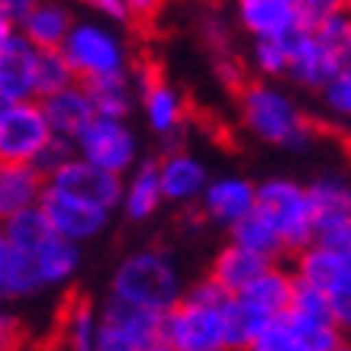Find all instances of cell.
<instances>
[{
  "label": "cell",
  "instance_id": "6da1fadb",
  "mask_svg": "<svg viewBox=\"0 0 351 351\" xmlns=\"http://www.w3.org/2000/svg\"><path fill=\"white\" fill-rule=\"evenodd\" d=\"M232 97L242 110L245 126L261 142H271L280 149H303L319 138L322 119H316L313 113H303L287 94L267 87L265 81L248 77Z\"/></svg>",
  "mask_w": 351,
  "mask_h": 351
},
{
  "label": "cell",
  "instance_id": "7a4b0ae2",
  "mask_svg": "<svg viewBox=\"0 0 351 351\" xmlns=\"http://www.w3.org/2000/svg\"><path fill=\"white\" fill-rule=\"evenodd\" d=\"M110 297L119 303H129V306L165 313L184 297L181 274L165 252L142 248V252H132L119 261V267L113 271V280H110Z\"/></svg>",
  "mask_w": 351,
  "mask_h": 351
},
{
  "label": "cell",
  "instance_id": "3957f363",
  "mask_svg": "<svg viewBox=\"0 0 351 351\" xmlns=\"http://www.w3.org/2000/svg\"><path fill=\"white\" fill-rule=\"evenodd\" d=\"M290 261H293V274L300 280L319 287L329 297L332 322L351 339V252L309 242Z\"/></svg>",
  "mask_w": 351,
  "mask_h": 351
},
{
  "label": "cell",
  "instance_id": "277c9868",
  "mask_svg": "<svg viewBox=\"0 0 351 351\" xmlns=\"http://www.w3.org/2000/svg\"><path fill=\"white\" fill-rule=\"evenodd\" d=\"M255 210H261L277 229L287 261L313 242V210H309L306 187H300L297 181L274 178L255 187Z\"/></svg>",
  "mask_w": 351,
  "mask_h": 351
},
{
  "label": "cell",
  "instance_id": "5b68a950",
  "mask_svg": "<svg viewBox=\"0 0 351 351\" xmlns=\"http://www.w3.org/2000/svg\"><path fill=\"white\" fill-rule=\"evenodd\" d=\"M168 313V309H165ZM165 313L129 306L110 297L97 316L94 348L100 351H158L165 348Z\"/></svg>",
  "mask_w": 351,
  "mask_h": 351
},
{
  "label": "cell",
  "instance_id": "8992f818",
  "mask_svg": "<svg viewBox=\"0 0 351 351\" xmlns=\"http://www.w3.org/2000/svg\"><path fill=\"white\" fill-rule=\"evenodd\" d=\"M165 348L219 351L223 345V303L181 297L165 313Z\"/></svg>",
  "mask_w": 351,
  "mask_h": 351
},
{
  "label": "cell",
  "instance_id": "52a82bcc",
  "mask_svg": "<svg viewBox=\"0 0 351 351\" xmlns=\"http://www.w3.org/2000/svg\"><path fill=\"white\" fill-rule=\"evenodd\" d=\"M62 52L68 58V64L75 68L77 81L126 71V49H123V43L107 26H97V23H75L71 32L64 36Z\"/></svg>",
  "mask_w": 351,
  "mask_h": 351
},
{
  "label": "cell",
  "instance_id": "ba28073f",
  "mask_svg": "<svg viewBox=\"0 0 351 351\" xmlns=\"http://www.w3.org/2000/svg\"><path fill=\"white\" fill-rule=\"evenodd\" d=\"M313 210V242L351 252V184L326 174L306 187Z\"/></svg>",
  "mask_w": 351,
  "mask_h": 351
},
{
  "label": "cell",
  "instance_id": "9c48e42d",
  "mask_svg": "<svg viewBox=\"0 0 351 351\" xmlns=\"http://www.w3.org/2000/svg\"><path fill=\"white\" fill-rule=\"evenodd\" d=\"M45 184L55 187V191L68 193V197H75V200L100 206V210H107V213H113L119 203H123V187H126V184H123V174L100 168V165L81 158V155L68 158L62 168H55L52 174L45 178Z\"/></svg>",
  "mask_w": 351,
  "mask_h": 351
},
{
  "label": "cell",
  "instance_id": "30bf717a",
  "mask_svg": "<svg viewBox=\"0 0 351 351\" xmlns=\"http://www.w3.org/2000/svg\"><path fill=\"white\" fill-rule=\"evenodd\" d=\"M75 149L81 158L94 161L100 168L126 174L136 165V136L126 126V119L117 117H94L75 138Z\"/></svg>",
  "mask_w": 351,
  "mask_h": 351
},
{
  "label": "cell",
  "instance_id": "8fae6325",
  "mask_svg": "<svg viewBox=\"0 0 351 351\" xmlns=\"http://www.w3.org/2000/svg\"><path fill=\"white\" fill-rule=\"evenodd\" d=\"M52 138V126L45 119L43 104L16 100L0 117V161H32L45 142Z\"/></svg>",
  "mask_w": 351,
  "mask_h": 351
},
{
  "label": "cell",
  "instance_id": "7c38bea8",
  "mask_svg": "<svg viewBox=\"0 0 351 351\" xmlns=\"http://www.w3.org/2000/svg\"><path fill=\"white\" fill-rule=\"evenodd\" d=\"M290 43V64L287 75L297 81V84L309 87V90H322V87L332 81V75L341 68V58L332 52L329 45L322 43L319 36L306 26H297V29L287 32Z\"/></svg>",
  "mask_w": 351,
  "mask_h": 351
},
{
  "label": "cell",
  "instance_id": "4fadbf2b",
  "mask_svg": "<svg viewBox=\"0 0 351 351\" xmlns=\"http://www.w3.org/2000/svg\"><path fill=\"white\" fill-rule=\"evenodd\" d=\"M39 206H43V213L49 216V223H52L55 232L64 235V239H75L77 245L87 242V239H94V235H100L110 223L107 210L90 206V203H84V200H75V197L55 191L49 184H45L43 197H39Z\"/></svg>",
  "mask_w": 351,
  "mask_h": 351
},
{
  "label": "cell",
  "instance_id": "5bb4252c",
  "mask_svg": "<svg viewBox=\"0 0 351 351\" xmlns=\"http://www.w3.org/2000/svg\"><path fill=\"white\" fill-rule=\"evenodd\" d=\"M138 84H142V107L149 117V126L158 136H178L187 117L181 94L165 81L158 64H142L138 68Z\"/></svg>",
  "mask_w": 351,
  "mask_h": 351
},
{
  "label": "cell",
  "instance_id": "9a60e30c",
  "mask_svg": "<svg viewBox=\"0 0 351 351\" xmlns=\"http://www.w3.org/2000/svg\"><path fill=\"white\" fill-rule=\"evenodd\" d=\"M0 94L13 104L36 97V45L20 29L0 49Z\"/></svg>",
  "mask_w": 351,
  "mask_h": 351
},
{
  "label": "cell",
  "instance_id": "2e32d148",
  "mask_svg": "<svg viewBox=\"0 0 351 351\" xmlns=\"http://www.w3.org/2000/svg\"><path fill=\"white\" fill-rule=\"evenodd\" d=\"M43 191L45 174L32 161H0V223L39 203Z\"/></svg>",
  "mask_w": 351,
  "mask_h": 351
},
{
  "label": "cell",
  "instance_id": "e0dca14e",
  "mask_svg": "<svg viewBox=\"0 0 351 351\" xmlns=\"http://www.w3.org/2000/svg\"><path fill=\"white\" fill-rule=\"evenodd\" d=\"M45 110V119H49V126H52L55 136H64L75 142L77 132L97 117L94 113V104H90V97H87L84 84L75 81V84L62 87V90H55V94L43 97L39 100Z\"/></svg>",
  "mask_w": 351,
  "mask_h": 351
},
{
  "label": "cell",
  "instance_id": "ac0fdd59",
  "mask_svg": "<svg viewBox=\"0 0 351 351\" xmlns=\"http://www.w3.org/2000/svg\"><path fill=\"white\" fill-rule=\"evenodd\" d=\"M203 216L216 226H229L242 219L248 210H255V184L242 178H223L203 187Z\"/></svg>",
  "mask_w": 351,
  "mask_h": 351
},
{
  "label": "cell",
  "instance_id": "d6986e66",
  "mask_svg": "<svg viewBox=\"0 0 351 351\" xmlns=\"http://www.w3.org/2000/svg\"><path fill=\"white\" fill-rule=\"evenodd\" d=\"M271 265H277V261L258 255V252H252V248H245V245H239V242H229L226 248L216 252L213 265H210L206 274L213 277L229 297H235L245 284H252V280H255L261 271H267Z\"/></svg>",
  "mask_w": 351,
  "mask_h": 351
},
{
  "label": "cell",
  "instance_id": "ffe728a7",
  "mask_svg": "<svg viewBox=\"0 0 351 351\" xmlns=\"http://www.w3.org/2000/svg\"><path fill=\"white\" fill-rule=\"evenodd\" d=\"M158 178H161V197L171 203H191L206 187V168L181 149L168 152L158 161Z\"/></svg>",
  "mask_w": 351,
  "mask_h": 351
},
{
  "label": "cell",
  "instance_id": "44dd1931",
  "mask_svg": "<svg viewBox=\"0 0 351 351\" xmlns=\"http://www.w3.org/2000/svg\"><path fill=\"white\" fill-rule=\"evenodd\" d=\"M239 20L255 39L287 36L300 26L293 0H239Z\"/></svg>",
  "mask_w": 351,
  "mask_h": 351
},
{
  "label": "cell",
  "instance_id": "7402d4cb",
  "mask_svg": "<svg viewBox=\"0 0 351 351\" xmlns=\"http://www.w3.org/2000/svg\"><path fill=\"white\" fill-rule=\"evenodd\" d=\"M71 26H75L71 13L64 10L62 3H55V0H39V3L16 23V29H20L36 49H62L64 36L71 32Z\"/></svg>",
  "mask_w": 351,
  "mask_h": 351
},
{
  "label": "cell",
  "instance_id": "603a6c76",
  "mask_svg": "<svg viewBox=\"0 0 351 351\" xmlns=\"http://www.w3.org/2000/svg\"><path fill=\"white\" fill-rule=\"evenodd\" d=\"M290 293H293V271L271 265L252 284H245L235 297L242 303H248L261 316H274V313H284L290 306Z\"/></svg>",
  "mask_w": 351,
  "mask_h": 351
},
{
  "label": "cell",
  "instance_id": "cb8c5ba5",
  "mask_svg": "<svg viewBox=\"0 0 351 351\" xmlns=\"http://www.w3.org/2000/svg\"><path fill=\"white\" fill-rule=\"evenodd\" d=\"M161 178H158V161H142L132 174V181L123 187V213L132 223H145L149 216L161 206Z\"/></svg>",
  "mask_w": 351,
  "mask_h": 351
},
{
  "label": "cell",
  "instance_id": "d4e9b609",
  "mask_svg": "<svg viewBox=\"0 0 351 351\" xmlns=\"http://www.w3.org/2000/svg\"><path fill=\"white\" fill-rule=\"evenodd\" d=\"M32 258H36V267L43 274L45 287H58V284L75 277L77 265H81V248H77L75 239H64V235L52 232L32 252Z\"/></svg>",
  "mask_w": 351,
  "mask_h": 351
},
{
  "label": "cell",
  "instance_id": "484cf974",
  "mask_svg": "<svg viewBox=\"0 0 351 351\" xmlns=\"http://www.w3.org/2000/svg\"><path fill=\"white\" fill-rule=\"evenodd\" d=\"M94 104L97 117H117L126 119L132 110V90H129V77L126 71H113V75H100V77H87L81 81Z\"/></svg>",
  "mask_w": 351,
  "mask_h": 351
},
{
  "label": "cell",
  "instance_id": "4316f807",
  "mask_svg": "<svg viewBox=\"0 0 351 351\" xmlns=\"http://www.w3.org/2000/svg\"><path fill=\"white\" fill-rule=\"evenodd\" d=\"M229 232H232V242L245 245V248H252V252L271 258V261H280V258H284L280 235H277V229L271 226V219H267L261 210H248L242 219H235V223L229 226Z\"/></svg>",
  "mask_w": 351,
  "mask_h": 351
},
{
  "label": "cell",
  "instance_id": "83f0119b",
  "mask_svg": "<svg viewBox=\"0 0 351 351\" xmlns=\"http://www.w3.org/2000/svg\"><path fill=\"white\" fill-rule=\"evenodd\" d=\"M39 290H45V284L36 267V258L29 252L10 248L3 261V277H0V300H26Z\"/></svg>",
  "mask_w": 351,
  "mask_h": 351
},
{
  "label": "cell",
  "instance_id": "f1b7e54d",
  "mask_svg": "<svg viewBox=\"0 0 351 351\" xmlns=\"http://www.w3.org/2000/svg\"><path fill=\"white\" fill-rule=\"evenodd\" d=\"M0 226H3V235H7L10 248H20V252H29V255L55 232L39 203H32V206H26L20 213H13L10 219H3Z\"/></svg>",
  "mask_w": 351,
  "mask_h": 351
},
{
  "label": "cell",
  "instance_id": "f546056e",
  "mask_svg": "<svg viewBox=\"0 0 351 351\" xmlns=\"http://www.w3.org/2000/svg\"><path fill=\"white\" fill-rule=\"evenodd\" d=\"M62 345L75 351H90L97 339V313L87 297H71V303L62 313V329H58Z\"/></svg>",
  "mask_w": 351,
  "mask_h": 351
},
{
  "label": "cell",
  "instance_id": "4dcf8cb0",
  "mask_svg": "<svg viewBox=\"0 0 351 351\" xmlns=\"http://www.w3.org/2000/svg\"><path fill=\"white\" fill-rule=\"evenodd\" d=\"M267 316L255 313V309L242 303L239 297H226L223 300V345L226 348H252L258 326Z\"/></svg>",
  "mask_w": 351,
  "mask_h": 351
},
{
  "label": "cell",
  "instance_id": "1f68e13d",
  "mask_svg": "<svg viewBox=\"0 0 351 351\" xmlns=\"http://www.w3.org/2000/svg\"><path fill=\"white\" fill-rule=\"evenodd\" d=\"M77 75L62 49H36V100L75 84Z\"/></svg>",
  "mask_w": 351,
  "mask_h": 351
},
{
  "label": "cell",
  "instance_id": "d6a6232c",
  "mask_svg": "<svg viewBox=\"0 0 351 351\" xmlns=\"http://www.w3.org/2000/svg\"><path fill=\"white\" fill-rule=\"evenodd\" d=\"M255 64L258 71H265L267 77L287 75L290 64V43L287 36H265V39H255Z\"/></svg>",
  "mask_w": 351,
  "mask_h": 351
},
{
  "label": "cell",
  "instance_id": "836d02e7",
  "mask_svg": "<svg viewBox=\"0 0 351 351\" xmlns=\"http://www.w3.org/2000/svg\"><path fill=\"white\" fill-rule=\"evenodd\" d=\"M293 313H303L309 319H322V322H332V309H329V297L322 293L319 287H313L306 280H300L293 274V293H290V306Z\"/></svg>",
  "mask_w": 351,
  "mask_h": 351
},
{
  "label": "cell",
  "instance_id": "e575fe53",
  "mask_svg": "<svg viewBox=\"0 0 351 351\" xmlns=\"http://www.w3.org/2000/svg\"><path fill=\"white\" fill-rule=\"evenodd\" d=\"M322 97H326V107H329L335 117L351 119V58L332 75L329 84L322 87Z\"/></svg>",
  "mask_w": 351,
  "mask_h": 351
},
{
  "label": "cell",
  "instance_id": "d590c367",
  "mask_svg": "<svg viewBox=\"0 0 351 351\" xmlns=\"http://www.w3.org/2000/svg\"><path fill=\"white\" fill-rule=\"evenodd\" d=\"M75 155H77L75 142H71V138H64V136H55V132H52V138H49L43 149H39V155L32 158V165L43 171L45 178H49V174H52L55 168H62L64 161L75 158Z\"/></svg>",
  "mask_w": 351,
  "mask_h": 351
},
{
  "label": "cell",
  "instance_id": "8d00e7d4",
  "mask_svg": "<svg viewBox=\"0 0 351 351\" xmlns=\"http://www.w3.org/2000/svg\"><path fill=\"white\" fill-rule=\"evenodd\" d=\"M297 7V16H300V26H319L322 20H329L332 13L339 10H351V0H293Z\"/></svg>",
  "mask_w": 351,
  "mask_h": 351
},
{
  "label": "cell",
  "instance_id": "74e56055",
  "mask_svg": "<svg viewBox=\"0 0 351 351\" xmlns=\"http://www.w3.org/2000/svg\"><path fill=\"white\" fill-rule=\"evenodd\" d=\"M26 332H23V322L10 313L0 309V351H10V348H20Z\"/></svg>",
  "mask_w": 351,
  "mask_h": 351
},
{
  "label": "cell",
  "instance_id": "f35d334b",
  "mask_svg": "<svg viewBox=\"0 0 351 351\" xmlns=\"http://www.w3.org/2000/svg\"><path fill=\"white\" fill-rule=\"evenodd\" d=\"M81 3H87L90 10L97 13H104L107 20L113 23H129V7H126V0H81Z\"/></svg>",
  "mask_w": 351,
  "mask_h": 351
},
{
  "label": "cell",
  "instance_id": "ab89813d",
  "mask_svg": "<svg viewBox=\"0 0 351 351\" xmlns=\"http://www.w3.org/2000/svg\"><path fill=\"white\" fill-rule=\"evenodd\" d=\"M168 0H126V7H129V20H136V23H149L155 20L161 13V7H165Z\"/></svg>",
  "mask_w": 351,
  "mask_h": 351
},
{
  "label": "cell",
  "instance_id": "60d3db41",
  "mask_svg": "<svg viewBox=\"0 0 351 351\" xmlns=\"http://www.w3.org/2000/svg\"><path fill=\"white\" fill-rule=\"evenodd\" d=\"M36 3H39V0H0V10L7 13L13 23H20L23 16H26L32 7H36Z\"/></svg>",
  "mask_w": 351,
  "mask_h": 351
},
{
  "label": "cell",
  "instance_id": "b9f144b4",
  "mask_svg": "<svg viewBox=\"0 0 351 351\" xmlns=\"http://www.w3.org/2000/svg\"><path fill=\"white\" fill-rule=\"evenodd\" d=\"M13 36H16V23H13L10 16H7V13L0 10V49H3L7 43H10Z\"/></svg>",
  "mask_w": 351,
  "mask_h": 351
},
{
  "label": "cell",
  "instance_id": "7bdbcfd3",
  "mask_svg": "<svg viewBox=\"0 0 351 351\" xmlns=\"http://www.w3.org/2000/svg\"><path fill=\"white\" fill-rule=\"evenodd\" d=\"M7 252H10V242H7L3 226H0V277H3V261H7Z\"/></svg>",
  "mask_w": 351,
  "mask_h": 351
},
{
  "label": "cell",
  "instance_id": "ee69618b",
  "mask_svg": "<svg viewBox=\"0 0 351 351\" xmlns=\"http://www.w3.org/2000/svg\"><path fill=\"white\" fill-rule=\"evenodd\" d=\"M10 104H13V100H7V97L0 94V117H3V113H7V110H10Z\"/></svg>",
  "mask_w": 351,
  "mask_h": 351
}]
</instances>
